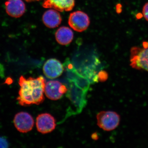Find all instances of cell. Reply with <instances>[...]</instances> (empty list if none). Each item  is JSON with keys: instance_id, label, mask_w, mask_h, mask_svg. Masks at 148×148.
I'll return each instance as SVG.
<instances>
[{"instance_id": "cell-1", "label": "cell", "mask_w": 148, "mask_h": 148, "mask_svg": "<svg viewBox=\"0 0 148 148\" xmlns=\"http://www.w3.org/2000/svg\"><path fill=\"white\" fill-rule=\"evenodd\" d=\"M19 84L20 88L17 100L21 106L38 105L44 101L45 80L42 76L26 79L21 76Z\"/></svg>"}, {"instance_id": "cell-2", "label": "cell", "mask_w": 148, "mask_h": 148, "mask_svg": "<svg viewBox=\"0 0 148 148\" xmlns=\"http://www.w3.org/2000/svg\"><path fill=\"white\" fill-rule=\"evenodd\" d=\"M130 65L133 69L148 72V46L133 47L130 53Z\"/></svg>"}, {"instance_id": "cell-3", "label": "cell", "mask_w": 148, "mask_h": 148, "mask_svg": "<svg viewBox=\"0 0 148 148\" xmlns=\"http://www.w3.org/2000/svg\"><path fill=\"white\" fill-rule=\"evenodd\" d=\"M96 118L98 126L105 131L116 129L120 122L119 115L113 111H102L98 114Z\"/></svg>"}, {"instance_id": "cell-4", "label": "cell", "mask_w": 148, "mask_h": 148, "mask_svg": "<svg viewBox=\"0 0 148 148\" xmlns=\"http://www.w3.org/2000/svg\"><path fill=\"white\" fill-rule=\"evenodd\" d=\"M69 24L75 31L81 32L87 29L90 24V20L86 14L77 11L70 14Z\"/></svg>"}, {"instance_id": "cell-5", "label": "cell", "mask_w": 148, "mask_h": 148, "mask_svg": "<svg viewBox=\"0 0 148 148\" xmlns=\"http://www.w3.org/2000/svg\"><path fill=\"white\" fill-rule=\"evenodd\" d=\"M14 123L19 132L27 133L33 129L34 121L33 117L30 114L26 112H21L15 115Z\"/></svg>"}, {"instance_id": "cell-6", "label": "cell", "mask_w": 148, "mask_h": 148, "mask_svg": "<svg viewBox=\"0 0 148 148\" xmlns=\"http://www.w3.org/2000/svg\"><path fill=\"white\" fill-rule=\"evenodd\" d=\"M67 91L66 86L58 81L50 80L45 83V93L50 100L56 101L60 99Z\"/></svg>"}, {"instance_id": "cell-7", "label": "cell", "mask_w": 148, "mask_h": 148, "mask_svg": "<svg viewBox=\"0 0 148 148\" xmlns=\"http://www.w3.org/2000/svg\"><path fill=\"white\" fill-rule=\"evenodd\" d=\"M36 125L38 131L44 134L52 132L56 126L55 119L48 113L39 115L36 118Z\"/></svg>"}, {"instance_id": "cell-8", "label": "cell", "mask_w": 148, "mask_h": 148, "mask_svg": "<svg viewBox=\"0 0 148 148\" xmlns=\"http://www.w3.org/2000/svg\"><path fill=\"white\" fill-rule=\"evenodd\" d=\"M64 67L60 61L55 58L49 59L43 67L44 74L48 78L53 79L60 76L64 71Z\"/></svg>"}, {"instance_id": "cell-9", "label": "cell", "mask_w": 148, "mask_h": 148, "mask_svg": "<svg viewBox=\"0 0 148 148\" xmlns=\"http://www.w3.org/2000/svg\"><path fill=\"white\" fill-rule=\"evenodd\" d=\"M5 5L7 13L11 17L19 18L26 11V5L22 0H8Z\"/></svg>"}, {"instance_id": "cell-10", "label": "cell", "mask_w": 148, "mask_h": 148, "mask_svg": "<svg viewBox=\"0 0 148 148\" xmlns=\"http://www.w3.org/2000/svg\"><path fill=\"white\" fill-rule=\"evenodd\" d=\"M75 4V0H45L42 5L45 8L63 12L71 10Z\"/></svg>"}, {"instance_id": "cell-11", "label": "cell", "mask_w": 148, "mask_h": 148, "mask_svg": "<svg viewBox=\"0 0 148 148\" xmlns=\"http://www.w3.org/2000/svg\"><path fill=\"white\" fill-rule=\"evenodd\" d=\"M44 24L49 28H54L61 24L62 18L57 11L51 9L46 11L42 16Z\"/></svg>"}, {"instance_id": "cell-12", "label": "cell", "mask_w": 148, "mask_h": 148, "mask_svg": "<svg viewBox=\"0 0 148 148\" xmlns=\"http://www.w3.org/2000/svg\"><path fill=\"white\" fill-rule=\"evenodd\" d=\"M73 33L69 27H60L56 32V41L61 45H67L71 42L73 38Z\"/></svg>"}, {"instance_id": "cell-13", "label": "cell", "mask_w": 148, "mask_h": 148, "mask_svg": "<svg viewBox=\"0 0 148 148\" xmlns=\"http://www.w3.org/2000/svg\"><path fill=\"white\" fill-rule=\"evenodd\" d=\"M98 79L101 82H104L108 78V74L105 71H101L98 74Z\"/></svg>"}, {"instance_id": "cell-14", "label": "cell", "mask_w": 148, "mask_h": 148, "mask_svg": "<svg viewBox=\"0 0 148 148\" xmlns=\"http://www.w3.org/2000/svg\"><path fill=\"white\" fill-rule=\"evenodd\" d=\"M8 141L3 137H0V148H8L9 147Z\"/></svg>"}, {"instance_id": "cell-15", "label": "cell", "mask_w": 148, "mask_h": 148, "mask_svg": "<svg viewBox=\"0 0 148 148\" xmlns=\"http://www.w3.org/2000/svg\"><path fill=\"white\" fill-rule=\"evenodd\" d=\"M143 13L146 20L148 21V2L144 5L143 8Z\"/></svg>"}, {"instance_id": "cell-16", "label": "cell", "mask_w": 148, "mask_h": 148, "mask_svg": "<svg viewBox=\"0 0 148 148\" xmlns=\"http://www.w3.org/2000/svg\"><path fill=\"white\" fill-rule=\"evenodd\" d=\"M4 69L3 66L0 64V77H4Z\"/></svg>"}, {"instance_id": "cell-17", "label": "cell", "mask_w": 148, "mask_h": 148, "mask_svg": "<svg viewBox=\"0 0 148 148\" xmlns=\"http://www.w3.org/2000/svg\"><path fill=\"white\" fill-rule=\"evenodd\" d=\"M12 82H13V80L10 77L8 78L5 81V83H6L7 84H11L12 83Z\"/></svg>"}, {"instance_id": "cell-18", "label": "cell", "mask_w": 148, "mask_h": 148, "mask_svg": "<svg viewBox=\"0 0 148 148\" xmlns=\"http://www.w3.org/2000/svg\"><path fill=\"white\" fill-rule=\"evenodd\" d=\"M25 1H27L28 2H31L35 1H40V0H25Z\"/></svg>"}]
</instances>
